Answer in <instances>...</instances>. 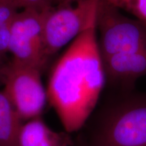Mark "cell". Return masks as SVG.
Masks as SVG:
<instances>
[{"instance_id": "7", "label": "cell", "mask_w": 146, "mask_h": 146, "mask_svg": "<svg viewBox=\"0 0 146 146\" xmlns=\"http://www.w3.org/2000/svg\"><path fill=\"white\" fill-rule=\"evenodd\" d=\"M102 60L106 77L128 88L146 75V50L120 53Z\"/></svg>"}, {"instance_id": "15", "label": "cell", "mask_w": 146, "mask_h": 146, "mask_svg": "<svg viewBox=\"0 0 146 146\" xmlns=\"http://www.w3.org/2000/svg\"><path fill=\"white\" fill-rule=\"evenodd\" d=\"M3 1V0H0V3H1V2H2V1Z\"/></svg>"}, {"instance_id": "9", "label": "cell", "mask_w": 146, "mask_h": 146, "mask_svg": "<svg viewBox=\"0 0 146 146\" xmlns=\"http://www.w3.org/2000/svg\"><path fill=\"white\" fill-rule=\"evenodd\" d=\"M23 120L3 91H0V146H18Z\"/></svg>"}, {"instance_id": "5", "label": "cell", "mask_w": 146, "mask_h": 146, "mask_svg": "<svg viewBox=\"0 0 146 146\" xmlns=\"http://www.w3.org/2000/svg\"><path fill=\"white\" fill-rule=\"evenodd\" d=\"M3 92L23 120L39 117L47 100L41 70L12 60L1 70Z\"/></svg>"}, {"instance_id": "12", "label": "cell", "mask_w": 146, "mask_h": 146, "mask_svg": "<svg viewBox=\"0 0 146 146\" xmlns=\"http://www.w3.org/2000/svg\"><path fill=\"white\" fill-rule=\"evenodd\" d=\"M12 24L0 25V58L9 52Z\"/></svg>"}, {"instance_id": "10", "label": "cell", "mask_w": 146, "mask_h": 146, "mask_svg": "<svg viewBox=\"0 0 146 146\" xmlns=\"http://www.w3.org/2000/svg\"><path fill=\"white\" fill-rule=\"evenodd\" d=\"M146 24V0H104Z\"/></svg>"}, {"instance_id": "11", "label": "cell", "mask_w": 146, "mask_h": 146, "mask_svg": "<svg viewBox=\"0 0 146 146\" xmlns=\"http://www.w3.org/2000/svg\"><path fill=\"white\" fill-rule=\"evenodd\" d=\"M18 9H34L43 11L52 6L54 0H7Z\"/></svg>"}, {"instance_id": "14", "label": "cell", "mask_w": 146, "mask_h": 146, "mask_svg": "<svg viewBox=\"0 0 146 146\" xmlns=\"http://www.w3.org/2000/svg\"><path fill=\"white\" fill-rule=\"evenodd\" d=\"M1 78H2V76H1V70H0V79Z\"/></svg>"}, {"instance_id": "2", "label": "cell", "mask_w": 146, "mask_h": 146, "mask_svg": "<svg viewBox=\"0 0 146 146\" xmlns=\"http://www.w3.org/2000/svg\"><path fill=\"white\" fill-rule=\"evenodd\" d=\"M91 146H146V93L127 94L108 108L91 134Z\"/></svg>"}, {"instance_id": "8", "label": "cell", "mask_w": 146, "mask_h": 146, "mask_svg": "<svg viewBox=\"0 0 146 146\" xmlns=\"http://www.w3.org/2000/svg\"><path fill=\"white\" fill-rule=\"evenodd\" d=\"M62 134L50 129L39 117L23 124L19 132L18 146H66Z\"/></svg>"}, {"instance_id": "6", "label": "cell", "mask_w": 146, "mask_h": 146, "mask_svg": "<svg viewBox=\"0 0 146 146\" xmlns=\"http://www.w3.org/2000/svg\"><path fill=\"white\" fill-rule=\"evenodd\" d=\"M45 10L24 9L18 12L11 26L9 45L13 61L41 71L48 58L43 35Z\"/></svg>"}, {"instance_id": "4", "label": "cell", "mask_w": 146, "mask_h": 146, "mask_svg": "<svg viewBox=\"0 0 146 146\" xmlns=\"http://www.w3.org/2000/svg\"><path fill=\"white\" fill-rule=\"evenodd\" d=\"M99 0H70L59 6L47 9L43 21V35L47 57L72 42L96 18Z\"/></svg>"}, {"instance_id": "13", "label": "cell", "mask_w": 146, "mask_h": 146, "mask_svg": "<svg viewBox=\"0 0 146 146\" xmlns=\"http://www.w3.org/2000/svg\"><path fill=\"white\" fill-rule=\"evenodd\" d=\"M54 1H55V2H58V1H59V2H60V3H62V2H64V1H67V0H54Z\"/></svg>"}, {"instance_id": "1", "label": "cell", "mask_w": 146, "mask_h": 146, "mask_svg": "<svg viewBox=\"0 0 146 146\" xmlns=\"http://www.w3.org/2000/svg\"><path fill=\"white\" fill-rule=\"evenodd\" d=\"M106 74L97 36L96 16L54 65L47 100L67 132L79 130L96 108Z\"/></svg>"}, {"instance_id": "3", "label": "cell", "mask_w": 146, "mask_h": 146, "mask_svg": "<svg viewBox=\"0 0 146 146\" xmlns=\"http://www.w3.org/2000/svg\"><path fill=\"white\" fill-rule=\"evenodd\" d=\"M96 28L102 59L120 53L146 50V24L127 17L104 0L98 1Z\"/></svg>"}]
</instances>
